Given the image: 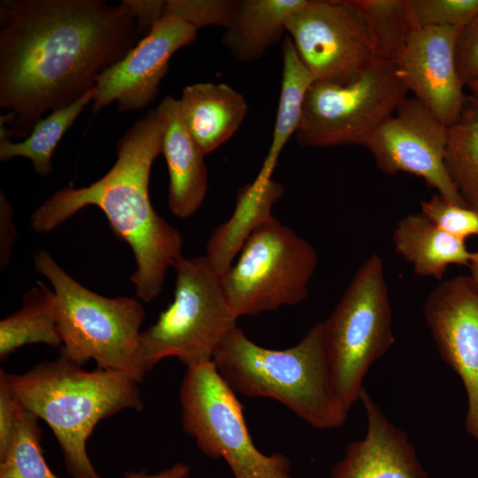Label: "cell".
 <instances>
[{"label": "cell", "mask_w": 478, "mask_h": 478, "mask_svg": "<svg viewBox=\"0 0 478 478\" xmlns=\"http://www.w3.org/2000/svg\"><path fill=\"white\" fill-rule=\"evenodd\" d=\"M11 203L1 190L0 193V266L4 269L10 262L12 243L17 230L12 221Z\"/></svg>", "instance_id": "836d02e7"}, {"label": "cell", "mask_w": 478, "mask_h": 478, "mask_svg": "<svg viewBox=\"0 0 478 478\" xmlns=\"http://www.w3.org/2000/svg\"><path fill=\"white\" fill-rule=\"evenodd\" d=\"M469 268H470V277L478 286V250L475 252H474V258L469 266Z\"/></svg>", "instance_id": "d590c367"}, {"label": "cell", "mask_w": 478, "mask_h": 478, "mask_svg": "<svg viewBox=\"0 0 478 478\" xmlns=\"http://www.w3.org/2000/svg\"><path fill=\"white\" fill-rule=\"evenodd\" d=\"M197 29L176 17H164L152 30L96 80L92 112L116 101L120 112L141 111L158 96L172 56L191 44Z\"/></svg>", "instance_id": "5bb4252c"}, {"label": "cell", "mask_w": 478, "mask_h": 478, "mask_svg": "<svg viewBox=\"0 0 478 478\" xmlns=\"http://www.w3.org/2000/svg\"><path fill=\"white\" fill-rule=\"evenodd\" d=\"M444 165L465 204L478 212L477 96H466L459 118L447 127Z\"/></svg>", "instance_id": "d4e9b609"}, {"label": "cell", "mask_w": 478, "mask_h": 478, "mask_svg": "<svg viewBox=\"0 0 478 478\" xmlns=\"http://www.w3.org/2000/svg\"><path fill=\"white\" fill-rule=\"evenodd\" d=\"M456 65L465 87L478 80V15L458 35Z\"/></svg>", "instance_id": "4dcf8cb0"}, {"label": "cell", "mask_w": 478, "mask_h": 478, "mask_svg": "<svg viewBox=\"0 0 478 478\" xmlns=\"http://www.w3.org/2000/svg\"><path fill=\"white\" fill-rule=\"evenodd\" d=\"M283 192L281 183L258 177L240 189L234 213L214 230L207 243L205 257L220 275L252 231L273 217L272 207Z\"/></svg>", "instance_id": "44dd1931"}, {"label": "cell", "mask_w": 478, "mask_h": 478, "mask_svg": "<svg viewBox=\"0 0 478 478\" xmlns=\"http://www.w3.org/2000/svg\"><path fill=\"white\" fill-rule=\"evenodd\" d=\"M34 343L58 348L62 340L58 328L56 295L40 281L27 290L21 306L0 321V359Z\"/></svg>", "instance_id": "7402d4cb"}, {"label": "cell", "mask_w": 478, "mask_h": 478, "mask_svg": "<svg viewBox=\"0 0 478 478\" xmlns=\"http://www.w3.org/2000/svg\"><path fill=\"white\" fill-rule=\"evenodd\" d=\"M414 28L463 29L478 15V0H407Z\"/></svg>", "instance_id": "83f0119b"}, {"label": "cell", "mask_w": 478, "mask_h": 478, "mask_svg": "<svg viewBox=\"0 0 478 478\" xmlns=\"http://www.w3.org/2000/svg\"><path fill=\"white\" fill-rule=\"evenodd\" d=\"M1 124L27 136L49 110L66 107L140 41L133 13L102 0L1 2Z\"/></svg>", "instance_id": "6da1fadb"}, {"label": "cell", "mask_w": 478, "mask_h": 478, "mask_svg": "<svg viewBox=\"0 0 478 478\" xmlns=\"http://www.w3.org/2000/svg\"><path fill=\"white\" fill-rule=\"evenodd\" d=\"M161 137L157 110H150L118 140L117 159L101 179L56 191L31 217L35 233H49L87 206L99 208L115 236L132 249L136 269L130 281L136 297L146 303L161 294L168 269L182 257L181 235L156 212L149 196Z\"/></svg>", "instance_id": "7a4b0ae2"}, {"label": "cell", "mask_w": 478, "mask_h": 478, "mask_svg": "<svg viewBox=\"0 0 478 478\" xmlns=\"http://www.w3.org/2000/svg\"><path fill=\"white\" fill-rule=\"evenodd\" d=\"M423 314L441 357L464 384L466 429L478 440V286L470 275L440 282L428 296Z\"/></svg>", "instance_id": "4fadbf2b"}, {"label": "cell", "mask_w": 478, "mask_h": 478, "mask_svg": "<svg viewBox=\"0 0 478 478\" xmlns=\"http://www.w3.org/2000/svg\"><path fill=\"white\" fill-rule=\"evenodd\" d=\"M179 102L184 125L204 155L234 135L249 109L242 93L210 81L186 86Z\"/></svg>", "instance_id": "ac0fdd59"}, {"label": "cell", "mask_w": 478, "mask_h": 478, "mask_svg": "<svg viewBox=\"0 0 478 478\" xmlns=\"http://www.w3.org/2000/svg\"><path fill=\"white\" fill-rule=\"evenodd\" d=\"M281 55V91L272 142L257 175L264 179L272 178L280 153L289 139L295 135L300 123L306 94L314 82L312 75L289 36L283 38Z\"/></svg>", "instance_id": "603a6c76"}, {"label": "cell", "mask_w": 478, "mask_h": 478, "mask_svg": "<svg viewBox=\"0 0 478 478\" xmlns=\"http://www.w3.org/2000/svg\"><path fill=\"white\" fill-rule=\"evenodd\" d=\"M95 87L71 104L52 111L35 123L22 142L11 141L12 135L5 125H0V160L16 157L29 159L35 171L41 176L51 173L52 155L64 134L74 123L85 106L93 101Z\"/></svg>", "instance_id": "cb8c5ba5"}, {"label": "cell", "mask_w": 478, "mask_h": 478, "mask_svg": "<svg viewBox=\"0 0 478 478\" xmlns=\"http://www.w3.org/2000/svg\"><path fill=\"white\" fill-rule=\"evenodd\" d=\"M240 0H167L164 17H176L197 30L208 26L227 27Z\"/></svg>", "instance_id": "f1b7e54d"}, {"label": "cell", "mask_w": 478, "mask_h": 478, "mask_svg": "<svg viewBox=\"0 0 478 478\" xmlns=\"http://www.w3.org/2000/svg\"><path fill=\"white\" fill-rule=\"evenodd\" d=\"M446 143L447 127L412 96L369 137L365 147L382 172L418 176L446 201L467 206L446 171Z\"/></svg>", "instance_id": "7c38bea8"}, {"label": "cell", "mask_w": 478, "mask_h": 478, "mask_svg": "<svg viewBox=\"0 0 478 478\" xmlns=\"http://www.w3.org/2000/svg\"><path fill=\"white\" fill-rule=\"evenodd\" d=\"M317 263L309 242L274 217L264 221L246 239L235 264L221 274L232 313L238 319L301 303Z\"/></svg>", "instance_id": "ba28073f"}, {"label": "cell", "mask_w": 478, "mask_h": 478, "mask_svg": "<svg viewBox=\"0 0 478 478\" xmlns=\"http://www.w3.org/2000/svg\"><path fill=\"white\" fill-rule=\"evenodd\" d=\"M156 110L162 127L161 154L169 173L168 206L175 217L187 219L197 212L206 195L204 154L184 125L179 99L166 96Z\"/></svg>", "instance_id": "e0dca14e"}, {"label": "cell", "mask_w": 478, "mask_h": 478, "mask_svg": "<svg viewBox=\"0 0 478 478\" xmlns=\"http://www.w3.org/2000/svg\"><path fill=\"white\" fill-rule=\"evenodd\" d=\"M174 297L158 320L140 334L147 372L175 357L187 367L212 361L227 335L236 327L221 275L205 256L180 258L174 264Z\"/></svg>", "instance_id": "52a82bcc"}, {"label": "cell", "mask_w": 478, "mask_h": 478, "mask_svg": "<svg viewBox=\"0 0 478 478\" xmlns=\"http://www.w3.org/2000/svg\"><path fill=\"white\" fill-rule=\"evenodd\" d=\"M358 399L366 412V435L346 447L329 478H428L407 434L389 420L364 387Z\"/></svg>", "instance_id": "2e32d148"}, {"label": "cell", "mask_w": 478, "mask_h": 478, "mask_svg": "<svg viewBox=\"0 0 478 478\" xmlns=\"http://www.w3.org/2000/svg\"><path fill=\"white\" fill-rule=\"evenodd\" d=\"M392 241L396 252L420 276L441 280L449 266H469L474 258L465 241L441 230L421 212L402 217Z\"/></svg>", "instance_id": "d6986e66"}, {"label": "cell", "mask_w": 478, "mask_h": 478, "mask_svg": "<svg viewBox=\"0 0 478 478\" xmlns=\"http://www.w3.org/2000/svg\"><path fill=\"white\" fill-rule=\"evenodd\" d=\"M322 324L334 392L349 413L359 398L369 368L395 342L389 289L379 255L372 254L361 264Z\"/></svg>", "instance_id": "8992f818"}, {"label": "cell", "mask_w": 478, "mask_h": 478, "mask_svg": "<svg viewBox=\"0 0 478 478\" xmlns=\"http://www.w3.org/2000/svg\"><path fill=\"white\" fill-rule=\"evenodd\" d=\"M286 31L314 81L348 84L374 58L366 28L347 0H308Z\"/></svg>", "instance_id": "8fae6325"}, {"label": "cell", "mask_w": 478, "mask_h": 478, "mask_svg": "<svg viewBox=\"0 0 478 478\" xmlns=\"http://www.w3.org/2000/svg\"><path fill=\"white\" fill-rule=\"evenodd\" d=\"M368 33L374 58L397 62L415 29L407 0H347Z\"/></svg>", "instance_id": "484cf974"}, {"label": "cell", "mask_w": 478, "mask_h": 478, "mask_svg": "<svg viewBox=\"0 0 478 478\" xmlns=\"http://www.w3.org/2000/svg\"><path fill=\"white\" fill-rule=\"evenodd\" d=\"M179 397L185 433L204 454L224 459L234 478H292L285 455L256 447L243 406L212 360L187 367Z\"/></svg>", "instance_id": "30bf717a"}, {"label": "cell", "mask_w": 478, "mask_h": 478, "mask_svg": "<svg viewBox=\"0 0 478 478\" xmlns=\"http://www.w3.org/2000/svg\"><path fill=\"white\" fill-rule=\"evenodd\" d=\"M466 87L469 89L473 95L478 96V80L469 82Z\"/></svg>", "instance_id": "8d00e7d4"}, {"label": "cell", "mask_w": 478, "mask_h": 478, "mask_svg": "<svg viewBox=\"0 0 478 478\" xmlns=\"http://www.w3.org/2000/svg\"><path fill=\"white\" fill-rule=\"evenodd\" d=\"M22 406L8 381L7 373L0 370V459L12 443Z\"/></svg>", "instance_id": "1f68e13d"}, {"label": "cell", "mask_w": 478, "mask_h": 478, "mask_svg": "<svg viewBox=\"0 0 478 478\" xmlns=\"http://www.w3.org/2000/svg\"><path fill=\"white\" fill-rule=\"evenodd\" d=\"M307 1L240 0L221 41L238 62L260 59L282 40L288 20Z\"/></svg>", "instance_id": "ffe728a7"}, {"label": "cell", "mask_w": 478, "mask_h": 478, "mask_svg": "<svg viewBox=\"0 0 478 478\" xmlns=\"http://www.w3.org/2000/svg\"><path fill=\"white\" fill-rule=\"evenodd\" d=\"M7 377L20 405L50 428L73 478H101L86 447L102 420L143 408L134 379L100 368L87 371L60 356Z\"/></svg>", "instance_id": "3957f363"}, {"label": "cell", "mask_w": 478, "mask_h": 478, "mask_svg": "<svg viewBox=\"0 0 478 478\" xmlns=\"http://www.w3.org/2000/svg\"><path fill=\"white\" fill-rule=\"evenodd\" d=\"M191 467L189 465L179 462L158 473L150 474L145 471L125 473V478H189Z\"/></svg>", "instance_id": "e575fe53"}, {"label": "cell", "mask_w": 478, "mask_h": 478, "mask_svg": "<svg viewBox=\"0 0 478 478\" xmlns=\"http://www.w3.org/2000/svg\"><path fill=\"white\" fill-rule=\"evenodd\" d=\"M133 13L140 35H148L164 16L166 1L163 0H123Z\"/></svg>", "instance_id": "d6a6232c"}, {"label": "cell", "mask_w": 478, "mask_h": 478, "mask_svg": "<svg viewBox=\"0 0 478 478\" xmlns=\"http://www.w3.org/2000/svg\"><path fill=\"white\" fill-rule=\"evenodd\" d=\"M36 271L47 278L56 295L60 357L83 366L124 374L137 382L147 374L140 334L145 311L135 298L107 297L72 278L49 254H34Z\"/></svg>", "instance_id": "5b68a950"}, {"label": "cell", "mask_w": 478, "mask_h": 478, "mask_svg": "<svg viewBox=\"0 0 478 478\" xmlns=\"http://www.w3.org/2000/svg\"><path fill=\"white\" fill-rule=\"evenodd\" d=\"M459 32L443 27L415 28L397 61L408 90L447 127L459 118L466 97L456 65Z\"/></svg>", "instance_id": "9a60e30c"}, {"label": "cell", "mask_w": 478, "mask_h": 478, "mask_svg": "<svg viewBox=\"0 0 478 478\" xmlns=\"http://www.w3.org/2000/svg\"><path fill=\"white\" fill-rule=\"evenodd\" d=\"M212 362L235 394L274 399L316 429L339 428L347 419L334 392L322 322L313 325L298 343L282 350L255 343L236 326L216 350Z\"/></svg>", "instance_id": "277c9868"}, {"label": "cell", "mask_w": 478, "mask_h": 478, "mask_svg": "<svg viewBox=\"0 0 478 478\" xmlns=\"http://www.w3.org/2000/svg\"><path fill=\"white\" fill-rule=\"evenodd\" d=\"M408 92L397 62L378 58L348 84L314 81L305 99L296 141L303 147H365Z\"/></svg>", "instance_id": "9c48e42d"}, {"label": "cell", "mask_w": 478, "mask_h": 478, "mask_svg": "<svg viewBox=\"0 0 478 478\" xmlns=\"http://www.w3.org/2000/svg\"><path fill=\"white\" fill-rule=\"evenodd\" d=\"M420 212L441 230L465 241L478 235V212L465 205L450 203L436 194L420 202Z\"/></svg>", "instance_id": "f546056e"}, {"label": "cell", "mask_w": 478, "mask_h": 478, "mask_svg": "<svg viewBox=\"0 0 478 478\" xmlns=\"http://www.w3.org/2000/svg\"><path fill=\"white\" fill-rule=\"evenodd\" d=\"M41 439L38 418L22 407L11 447L0 459V478H59L43 457Z\"/></svg>", "instance_id": "4316f807"}]
</instances>
